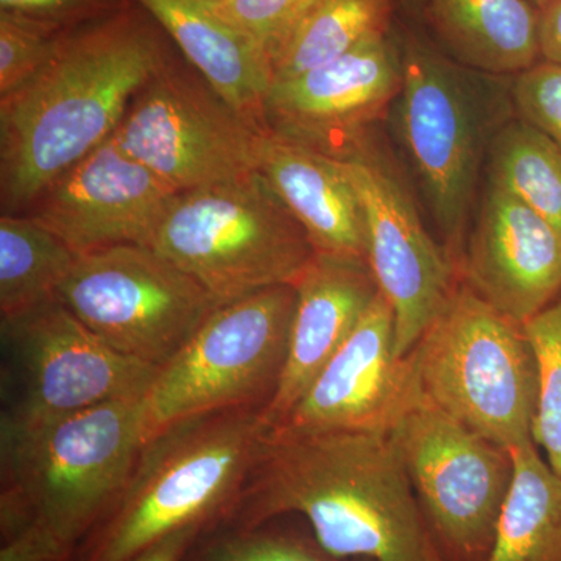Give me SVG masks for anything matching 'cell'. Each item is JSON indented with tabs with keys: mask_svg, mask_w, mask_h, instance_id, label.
I'll return each instance as SVG.
<instances>
[{
	"mask_svg": "<svg viewBox=\"0 0 561 561\" xmlns=\"http://www.w3.org/2000/svg\"><path fill=\"white\" fill-rule=\"evenodd\" d=\"M459 276L497 311L526 324L561 294V236L489 180L465 241Z\"/></svg>",
	"mask_w": 561,
	"mask_h": 561,
	"instance_id": "17",
	"label": "cell"
},
{
	"mask_svg": "<svg viewBox=\"0 0 561 561\" xmlns=\"http://www.w3.org/2000/svg\"><path fill=\"white\" fill-rule=\"evenodd\" d=\"M423 400L411 354L394 346V313L379 291L356 330L328 362L289 416V434H391Z\"/></svg>",
	"mask_w": 561,
	"mask_h": 561,
	"instance_id": "15",
	"label": "cell"
},
{
	"mask_svg": "<svg viewBox=\"0 0 561 561\" xmlns=\"http://www.w3.org/2000/svg\"><path fill=\"white\" fill-rule=\"evenodd\" d=\"M297 301L286 362L275 394L262 411L268 431L289 416L378 297L367 261L316 253L295 283Z\"/></svg>",
	"mask_w": 561,
	"mask_h": 561,
	"instance_id": "18",
	"label": "cell"
},
{
	"mask_svg": "<svg viewBox=\"0 0 561 561\" xmlns=\"http://www.w3.org/2000/svg\"><path fill=\"white\" fill-rule=\"evenodd\" d=\"M275 519L253 527H214L202 535L190 561H346L328 552L311 531L280 529Z\"/></svg>",
	"mask_w": 561,
	"mask_h": 561,
	"instance_id": "26",
	"label": "cell"
},
{
	"mask_svg": "<svg viewBox=\"0 0 561 561\" xmlns=\"http://www.w3.org/2000/svg\"><path fill=\"white\" fill-rule=\"evenodd\" d=\"M512 95L519 117L561 151V66L540 60L523 70L513 80Z\"/></svg>",
	"mask_w": 561,
	"mask_h": 561,
	"instance_id": "30",
	"label": "cell"
},
{
	"mask_svg": "<svg viewBox=\"0 0 561 561\" xmlns=\"http://www.w3.org/2000/svg\"><path fill=\"white\" fill-rule=\"evenodd\" d=\"M2 335L21 381L20 400L5 413L18 419H54L142 400L158 371L102 341L58 298L2 320Z\"/></svg>",
	"mask_w": 561,
	"mask_h": 561,
	"instance_id": "13",
	"label": "cell"
},
{
	"mask_svg": "<svg viewBox=\"0 0 561 561\" xmlns=\"http://www.w3.org/2000/svg\"><path fill=\"white\" fill-rule=\"evenodd\" d=\"M511 451V491L485 561H561V476L535 442Z\"/></svg>",
	"mask_w": 561,
	"mask_h": 561,
	"instance_id": "22",
	"label": "cell"
},
{
	"mask_svg": "<svg viewBox=\"0 0 561 561\" xmlns=\"http://www.w3.org/2000/svg\"><path fill=\"white\" fill-rule=\"evenodd\" d=\"M70 31L0 10V98L49 62Z\"/></svg>",
	"mask_w": 561,
	"mask_h": 561,
	"instance_id": "28",
	"label": "cell"
},
{
	"mask_svg": "<svg viewBox=\"0 0 561 561\" xmlns=\"http://www.w3.org/2000/svg\"><path fill=\"white\" fill-rule=\"evenodd\" d=\"M405 3H409V5L415 7V9H419V7L426 5V0H404Z\"/></svg>",
	"mask_w": 561,
	"mask_h": 561,
	"instance_id": "35",
	"label": "cell"
},
{
	"mask_svg": "<svg viewBox=\"0 0 561 561\" xmlns=\"http://www.w3.org/2000/svg\"><path fill=\"white\" fill-rule=\"evenodd\" d=\"M146 442L144 398L54 419L3 412L2 541L46 561H72L127 485Z\"/></svg>",
	"mask_w": 561,
	"mask_h": 561,
	"instance_id": "3",
	"label": "cell"
},
{
	"mask_svg": "<svg viewBox=\"0 0 561 561\" xmlns=\"http://www.w3.org/2000/svg\"><path fill=\"white\" fill-rule=\"evenodd\" d=\"M176 195L111 136L51 181L24 214L77 254L150 247Z\"/></svg>",
	"mask_w": 561,
	"mask_h": 561,
	"instance_id": "16",
	"label": "cell"
},
{
	"mask_svg": "<svg viewBox=\"0 0 561 561\" xmlns=\"http://www.w3.org/2000/svg\"><path fill=\"white\" fill-rule=\"evenodd\" d=\"M489 180L529 206L561 236V151L522 117L507 122L489 149Z\"/></svg>",
	"mask_w": 561,
	"mask_h": 561,
	"instance_id": "25",
	"label": "cell"
},
{
	"mask_svg": "<svg viewBox=\"0 0 561 561\" xmlns=\"http://www.w3.org/2000/svg\"><path fill=\"white\" fill-rule=\"evenodd\" d=\"M527 2L531 3V5L535 7L537 10L545 9L546 5H549V3L552 2V0H527Z\"/></svg>",
	"mask_w": 561,
	"mask_h": 561,
	"instance_id": "34",
	"label": "cell"
},
{
	"mask_svg": "<svg viewBox=\"0 0 561 561\" xmlns=\"http://www.w3.org/2000/svg\"><path fill=\"white\" fill-rule=\"evenodd\" d=\"M390 435L446 560L485 561L511 491V449L424 397Z\"/></svg>",
	"mask_w": 561,
	"mask_h": 561,
	"instance_id": "11",
	"label": "cell"
},
{
	"mask_svg": "<svg viewBox=\"0 0 561 561\" xmlns=\"http://www.w3.org/2000/svg\"><path fill=\"white\" fill-rule=\"evenodd\" d=\"M79 254L25 214L0 217V312L16 319L57 300Z\"/></svg>",
	"mask_w": 561,
	"mask_h": 561,
	"instance_id": "23",
	"label": "cell"
},
{
	"mask_svg": "<svg viewBox=\"0 0 561 561\" xmlns=\"http://www.w3.org/2000/svg\"><path fill=\"white\" fill-rule=\"evenodd\" d=\"M317 0H213L214 10L271 62Z\"/></svg>",
	"mask_w": 561,
	"mask_h": 561,
	"instance_id": "29",
	"label": "cell"
},
{
	"mask_svg": "<svg viewBox=\"0 0 561 561\" xmlns=\"http://www.w3.org/2000/svg\"><path fill=\"white\" fill-rule=\"evenodd\" d=\"M359 197L367 261L394 313V346L408 356L459 284L456 261L424 227L400 173L375 144L339 160Z\"/></svg>",
	"mask_w": 561,
	"mask_h": 561,
	"instance_id": "12",
	"label": "cell"
},
{
	"mask_svg": "<svg viewBox=\"0 0 561 561\" xmlns=\"http://www.w3.org/2000/svg\"><path fill=\"white\" fill-rule=\"evenodd\" d=\"M150 247L219 306L267 287L295 286L316 256L260 171L176 195Z\"/></svg>",
	"mask_w": 561,
	"mask_h": 561,
	"instance_id": "6",
	"label": "cell"
},
{
	"mask_svg": "<svg viewBox=\"0 0 561 561\" xmlns=\"http://www.w3.org/2000/svg\"><path fill=\"white\" fill-rule=\"evenodd\" d=\"M138 2L231 108L267 130L264 99L272 84L271 62L243 33L219 16L213 0Z\"/></svg>",
	"mask_w": 561,
	"mask_h": 561,
	"instance_id": "20",
	"label": "cell"
},
{
	"mask_svg": "<svg viewBox=\"0 0 561 561\" xmlns=\"http://www.w3.org/2000/svg\"><path fill=\"white\" fill-rule=\"evenodd\" d=\"M401 51V139L459 271L485 151V116L454 62L416 38Z\"/></svg>",
	"mask_w": 561,
	"mask_h": 561,
	"instance_id": "9",
	"label": "cell"
},
{
	"mask_svg": "<svg viewBox=\"0 0 561 561\" xmlns=\"http://www.w3.org/2000/svg\"><path fill=\"white\" fill-rule=\"evenodd\" d=\"M216 2H219V0H216Z\"/></svg>",
	"mask_w": 561,
	"mask_h": 561,
	"instance_id": "36",
	"label": "cell"
},
{
	"mask_svg": "<svg viewBox=\"0 0 561 561\" xmlns=\"http://www.w3.org/2000/svg\"><path fill=\"white\" fill-rule=\"evenodd\" d=\"M297 291L267 287L217 306L144 397L147 440L206 413L264 411L278 387Z\"/></svg>",
	"mask_w": 561,
	"mask_h": 561,
	"instance_id": "7",
	"label": "cell"
},
{
	"mask_svg": "<svg viewBox=\"0 0 561 561\" xmlns=\"http://www.w3.org/2000/svg\"><path fill=\"white\" fill-rule=\"evenodd\" d=\"M165 61L153 28L127 10L70 31L38 73L0 98L2 214H24L108 140Z\"/></svg>",
	"mask_w": 561,
	"mask_h": 561,
	"instance_id": "2",
	"label": "cell"
},
{
	"mask_svg": "<svg viewBox=\"0 0 561 561\" xmlns=\"http://www.w3.org/2000/svg\"><path fill=\"white\" fill-rule=\"evenodd\" d=\"M58 300L114 350L158 368L219 306L198 280L146 245L79 254Z\"/></svg>",
	"mask_w": 561,
	"mask_h": 561,
	"instance_id": "8",
	"label": "cell"
},
{
	"mask_svg": "<svg viewBox=\"0 0 561 561\" xmlns=\"http://www.w3.org/2000/svg\"><path fill=\"white\" fill-rule=\"evenodd\" d=\"M538 368V405L531 438L561 476V294L524 324Z\"/></svg>",
	"mask_w": 561,
	"mask_h": 561,
	"instance_id": "27",
	"label": "cell"
},
{
	"mask_svg": "<svg viewBox=\"0 0 561 561\" xmlns=\"http://www.w3.org/2000/svg\"><path fill=\"white\" fill-rule=\"evenodd\" d=\"M409 354L423 397L440 411L508 449L534 442L538 368L524 324L463 280Z\"/></svg>",
	"mask_w": 561,
	"mask_h": 561,
	"instance_id": "5",
	"label": "cell"
},
{
	"mask_svg": "<svg viewBox=\"0 0 561 561\" xmlns=\"http://www.w3.org/2000/svg\"><path fill=\"white\" fill-rule=\"evenodd\" d=\"M267 432L262 411L232 409L153 435L72 561H131L186 527L214 529L238 500Z\"/></svg>",
	"mask_w": 561,
	"mask_h": 561,
	"instance_id": "4",
	"label": "cell"
},
{
	"mask_svg": "<svg viewBox=\"0 0 561 561\" xmlns=\"http://www.w3.org/2000/svg\"><path fill=\"white\" fill-rule=\"evenodd\" d=\"M402 88V51L389 33L327 65L273 81L264 99L267 131L335 160L371 142Z\"/></svg>",
	"mask_w": 561,
	"mask_h": 561,
	"instance_id": "14",
	"label": "cell"
},
{
	"mask_svg": "<svg viewBox=\"0 0 561 561\" xmlns=\"http://www.w3.org/2000/svg\"><path fill=\"white\" fill-rule=\"evenodd\" d=\"M122 0H0L3 11L57 25L65 31L122 11Z\"/></svg>",
	"mask_w": 561,
	"mask_h": 561,
	"instance_id": "31",
	"label": "cell"
},
{
	"mask_svg": "<svg viewBox=\"0 0 561 561\" xmlns=\"http://www.w3.org/2000/svg\"><path fill=\"white\" fill-rule=\"evenodd\" d=\"M540 57L561 66V0H552L540 11Z\"/></svg>",
	"mask_w": 561,
	"mask_h": 561,
	"instance_id": "33",
	"label": "cell"
},
{
	"mask_svg": "<svg viewBox=\"0 0 561 561\" xmlns=\"http://www.w3.org/2000/svg\"><path fill=\"white\" fill-rule=\"evenodd\" d=\"M438 38L461 65L518 76L541 60L540 10L527 0H426Z\"/></svg>",
	"mask_w": 561,
	"mask_h": 561,
	"instance_id": "21",
	"label": "cell"
},
{
	"mask_svg": "<svg viewBox=\"0 0 561 561\" xmlns=\"http://www.w3.org/2000/svg\"><path fill=\"white\" fill-rule=\"evenodd\" d=\"M208 527L191 526L186 529L175 531L168 538L151 546L146 552L140 553L131 561H184L187 560L192 549L201 540V537Z\"/></svg>",
	"mask_w": 561,
	"mask_h": 561,
	"instance_id": "32",
	"label": "cell"
},
{
	"mask_svg": "<svg viewBox=\"0 0 561 561\" xmlns=\"http://www.w3.org/2000/svg\"><path fill=\"white\" fill-rule=\"evenodd\" d=\"M265 133L231 108L203 77L168 60L136 92L113 136L183 194L256 172Z\"/></svg>",
	"mask_w": 561,
	"mask_h": 561,
	"instance_id": "10",
	"label": "cell"
},
{
	"mask_svg": "<svg viewBox=\"0 0 561 561\" xmlns=\"http://www.w3.org/2000/svg\"><path fill=\"white\" fill-rule=\"evenodd\" d=\"M257 171L294 214L316 253L367 261L364 210L341 161L267 131Z\"/></svg>",
	"mask_w": 561,
	"mask_h": 561,
	"instance_id": "19",
	"label": "cell"
},
{
	"mask_svg": "<svg viewBox=\"0 0 561 561\" xmlns=\"http://www.w3.org/2000/svg\"><path fill=\"white\" fill-rule=\"evenodd\" d=\"M391 0H317L272 66L273 81L327 65L373 36L389 33Z\"/></svg>",
	"mask_w": 561,
	"mask_h": 561,
	"instance_id": "24",
	"label": "cell"
},
{
	"mask_svg": "<svg viewBox=\"0 0 561 561\" xmlns=\"http://www.w3.org/2000/svg\"><path fill=\"white\" fill-rule=\"evenodd\" d=\"M287 515L346 561H448L390 434L268 431L238 500L216 527Z\"/></svg>",
	"mask_w": 561,
	"mask_h": 561,
	"instance_id": "1",
	"label": "cell"
}]
</instances>
